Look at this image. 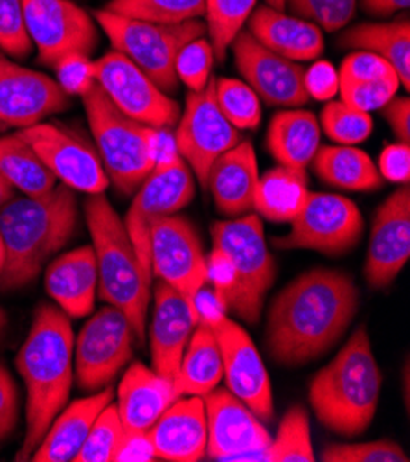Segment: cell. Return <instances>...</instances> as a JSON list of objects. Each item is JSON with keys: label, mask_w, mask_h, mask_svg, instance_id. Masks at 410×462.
Masks as SVG:
<instances>
[{"label": "cell", "mask_w": 410, "mask_h": 462, "mask_svg": "<svg viewBox=\"0 0 410 462\" xmlns=\"http://www.w3.org/2000/svg\"><path fill=\"white\" fill-rule=\"evenodd\" d=\"M321 148V124L309 111L289 109L272 116L267 150L282 166L305 170Z\"/></svg>", "instance_id": "cell-29"}, {"label": "cell", "mask_w": 410, "mask_h": 462, "mask_svg": "<svg viewBox=\"0 0 410 462\" xmlns=\"http://www.w3.org/2000/svg\"><path fill=\"white\" fill-rule=\"evenodd\" d=\"M14 198H15V189L3 175H0V208H3Z\"/></svg>", "instance_id": "cell-54"}, {"label": "cell", "mask_w": 410, "mask_h": 462, "mask_svg": "<svg viewBox=\"0 0 410 462\" xmlns=\"http://www.w3.org/2000/svg\"><path fill=\"white\" fill-rule=\"evenodd\" d=\"M114 391L109 387L87 398L72 402L54 419L47 435L41 440L30 460L35 462H68L79 453L98 414L111 403Z\"/></svg>", "instance_id": "cell-28"}, {"label": "cell", "mask_w": 410, "mask_h": 462, "mask_svg": "<svg viewBox=\"0 0 410 462\" xmlns=\"http://www.w3.org/2000/svg\"><path fill=\"white\" fill-rule=\"evenodd\" d=\"M5 265H6V249H5L3 236H0V273H3Z\"/></svg>", "instance_id": "cell-57"}, {"label": "cell", "mask_w": 410, "mask_h": 462, "mask_svg": "<svg viewBox=\"0 0 410 462\" xmlns=\"http://www.w3.org/2000/svg\"><path fill=\"white\" fill-rule=\"evenodd\" d=\"M197 327L190 302L164 282L155 288V311L150 328L153 371L175 378L180 357Z\"/></svg>", "instance_id": "cell-22"}, {"label": "cell", "mask_w": 410, "mask_h": 462, "mask_svg": "<svg viewBox=\"0 0 410 462\" xmlns=\"http://www.w3.org/2000/svg\"><path fill=\"white\" fill-rule=\"evenodd\" d=\"M223 380V357L215 334L208 327H196L173 378L177 396H205Z\"/></svg>", "instance_id": "cell-32"}, {"label": "cell", "mask_w": 410, "mask_h": 462, "mask_svg": "<svg viewBox=\"0 0 410 462\" xmlns=\"http://www.w3.org/2000/svg\"><path fill=\"white\" fill-rule=\"evenodd\" d=\"M231 49L236 69L263 104L287 109H298L307 104L305 69L300 63L269 51L249 30H241L236 35Z\"/></svg>", "instance_id": "cell-18"}, {"label": "cell", "mask_w": 410, "mask_h": 462, "mask_svg": "<svg viewBox=\"0 0 410 462\" xmlns=\"http://www.w3.org/2000/svg\"><path fill=\"white\" fill-rule=\"evenodd\" d=\"M17 133L65 187L87 196L107 190L111 180L98 150L74 129L63 124L39 122Z\"/></svg>", "instance_id": "cell-11"}, {"label": "cell", "mask_w": 410, "mask_h": 462, "mask_svg": "<svg viewBox=\"0 0 410 462\" xmlns=\"http://www.w3.org/2000/svg\"><path fill=\"white\" fill-rule=\"evenodd\" d=\"M177 398L173 380L132 361L118 385L116 409L125 431L148 433Z\"/></svg>", "instance_id": "cell-24"}, {"label": "cell", "mask_w": 410, "mask_h": 462, "mask_svg": "<svg viewBox=\"0 0 410 462\" xmlns=\"http://www.w3.org/2000/svg\"><path fill=\"white\" fill-rule=\"evenodd\" d=\"M314 173L321 180L335 189L370 192L383 184V177L369 153L355 146H323L318 148L313 161Z\"/></svg>", "instance_id": "cell-33"}, {"label": "cell", "mask_w": 410, "mask_h": 462, "mask_svg": "<svg viewBox=\"0 0 410 462\" xmlns=\"http://www.w3.org/2000/svg\"><path fill=\"white\" fill-rule=\"evenodd\" d=\"M56 81L68 97H83L96 83L95 61L85 54H70L56 67Z\"/></svg>", "instance_id": "cell-46"}, {"label": "cell", "mask_w": 410, "mask_h": 462, "mask_svg": "<svg viewBox=\"0 0 410 462\" xmlns=\"http://www.w3.org/2000/svg\"><path fill=\"white\" fill-rule=\"evenodd\" d=\"M206 412V455L212 460H245L265 449L272 437L256 414L229 389L215 387L203 396Z\"/></svg>", "instance_id": "cell-20"}, {"label": "cell", "mask_w": 410, "mask_h": 462, "mask_svg": "<svg viewBox=\"0 0 410 462\" xmlns=\"http://www.w3.org/2000/svg\"><path fill=\"white\" fill-rule=\"evenodd\" d=\"M265 3H267V6L275 8V10H280V12L286 10V0H265Z\"/></svg>", "instance_id": "cell-56"}, {"label": "cell", "mask_w": 410, "mask_h": 462, "mask_svg": "<svg viewBox=\"0 0 410 462\" xmlns=\"http://www.w3.org/2000/svg\"><path fill=\"white\" fill-rule=\"evenodd\" d=\"M379 170V175L383 179H388L392 182L408 184L410 179V148L405 143L388 144L381 155L379 162L376 164Z\"/></svg>", "instance_id": "cell-49"}, {"label": "cell", "mask_w": 410, "mask_h": 462, "mask_svg": "<svg viewBox=\"0 0 410 462\" xmlns=\"http://www.w3.org/2000/svg\"><path fill=\"white\" fill-rule=\"evenodd\" d=\"M125 435L116 403H109L95 420L74 462H113Z\"/></svg>", "instance_id": "cell-40"}, {"label": "cell", "mask_w": 410, "mask_h": 462, "mask_svg": "<svg viewBox=\"0 0 410 462\" xmlns=\"http://www.w3.org/2000/svg\"><path fill=\"white\" fill-rule=\"evenodd\" d=\"M385 120L397 136L399 143H410V102L405 97H394L381 107Z\"/></svg>", "instance_id": "cell-52"}, {"label": "cell", "mask_w": 410, "mask_h": 462, "mask_svg": "<svg viewBox=\"0 0 410 462\" xmlns=\"http://www.w3.org/2000/svg\"><path fill=\"white\" fill-rule=\"evenodd\" d=\"M23 6L41 65L54 69L70 54L95 52L100 37L98 24L72 0H23Z\"/></svg>", "instance_id": "cell-13"}, {"label": "cell", "mask_w": 410, "mask_h": 462, "mask_svg": "<svg viewBox=\"0 0 410 462\" xmlns=\"http://www.w3.org/2000/svg\"><path fill=\"white\" fill-rule=\"evenodd\" d=\"M105 10L155 24H178L203 17L206 0H111Z\"/></svg>", "instance_id": "cell-36"}, {"label": "cell", "mask_w": 410, "mask_h": 462, "mask_svg": "<svg viewBox=\"0 0 410 462\" xmlns=\"http://www.w3.org/2000/svg\"><path fill=\"white\" fill-rule=\"evenodd\" d=\"M321 125L333 143L355 146L367 141L374 131L370 113L359 111L346 102H328L321 113Z\"/></svg>", "instance_id": "cell-39"}, {"label": "cell", "mask_w": 410, "mask_h": 462, "mask_svg": "<svg viewBox=\"0 0 410 462\" xmlns=\"http://www.w3.org/2000/svg\"><path fill=\"white\" fill-rule=\"evenodd\" d=\"M212 244L231 258L236 284L226 297L229 310L249 325H258L263 300L277 279V263L272 258L263 223L258 214H245L212 225Z\"/></svg>", "instance_id": "cell-7"}, {"label": "cell", "mask_w": 410, "mask_h": 462, "mask_svg": "<svg viewBox=\"0 0 410 462\" xmlns=\"http://www.w3.org/2000/svg\"><path fill=\"white\" fill-rule=\"evenodd\" d=\"M81 100L109 180L120 194H134L155 170L159 129L123 115L98 83Z\"/></svg>", "instance_id": "cell-6"}, {"label": "cell", "mask_w": 410, "mask_h": 462, "mask_svg": "<svg viewBox=\"0 0 410 462\" xmlns=\"http://www.w3.org/2000/svg\"><path fill=\"white\" fill-rule=\"evenodd\" d=\"M150 256L151 273L185 297L194 310L197 291L208 282L206 254L196 226L177 214L157 219L151 226Z\"/></svg>", "instance_id": "cell-16"}, {"label": "cell", "mask_w": 410, "mask_h": 462, "mask_svg": "<svg viewBox=\"0 0 410 462\" xmlns=\"http://www.w3.org/2000/svg\"><path fill=\"white\" fill-rule=\"evenodd\" d=\"M410 256V192L405 184L378 210L364 263L367 282L383 290L403 271Z\"/></svg>", "instance_id": "cell-21"}, {"label": "cell", "mask_w": 410, "mask_h": 462, "mask_svg": "<svg viewBox=\"0 0 410 462\" xmlns=\"http://www.w3.org/2000/svg\"><path fill=\"white\" fill-rule=\"evenodd\" d=\"M214 95L221 115L236 129H256L260 125L261 100L245 81L215 78Z\"/></svg>", "instance_id": "cell-38"}, {"label": "cell", "mask_w": 410, "mask_h": 462, "mask_svg": "<svg viewBox=\"0 0 410 462\" xmlns=\"http://www.w3.org/2000/svg\"><path fill=\"white\" fill-rule=\"evenodd\" d=\"M254 8L256 0H206L205 24L215 61L226 58V51L247 24Z\"/></svg>", "instance_id": "cell-35"}, {"label": "cell", "mask_w": 410, "mask_h": 462, "mask_svg": "<svg viewBox=\"0 0 410 462\" xmlns=\"http://www.w3.org/2000/svg\"><path fill=\"white\" fill-rule=\"evenodd\" d=\"M85 219L93 238L98 265V297L122 310L132 337L144 343L151 279L136 254L127 228L105 194L85 199Z\"/></svg>", "instance_id": "cell-5"}, {"label": "cell", "mask_w": 410, "mask_h": 462, "mask_svg": "<svg viewBox=\"0 0 410 462\" xmlns=\"http://www.w3.org/2000/svg\"><path fill=\"white\" fill-rule=\"evenodd\" d=\"M304 85L309 98L318 102L332 100L339 92V70L330 61H316L305 70Z\"/></svg>", "instance_id": "cell-48"}, {"label": "cell", "mask_w": 410, "mask_h": 462, "mask_svg": "<svg viewBox=\"0 0 410 462\" xmlns=\"http://www.w3.org/2000/svg\"><path fill=\"white\" fill-rule=\"evenodd\" d=\"M364 230L359 207L337 194L309 192L302 210L291 221V230L275 240L278 249H311L328 256L351 251Z\"/></svg>", "instance_id": "cell-10"}, {"label": "cell", "mask_w": 410, "mask_h": 462, "mask_svg": "<svg viewBox=\"0 0 410 462\" xmlns=\"http://www.w3.org/2000/svg\"><path fill=\"white\" fill-rule=\"evenodd\" d=\"M76 350V382L81 391L98 393L111 385L132 356V330L125 313L104 306L81 328Z\"/></svg>", "instance_id": "cell-12"}, {"label": "cell", "mask_w": 410, "mask_h": 462, "mask_svg": "<svg viewBox=\"0 0 410 462\" xmlns=\"http://www.w3.org/2000/svg\"><path fill=\"white\" fill-rule=\"evenodd\" d=\"M77 223V198L65 184L42 196L10 199L0 208V236L6 249L0 291L33 282L44 263L70 242Z\"/></svg>", "instance_id": "cell-3"}, {"label": "cell", "mask_w": 410, "mask_h": 462, "mask_svg": "<svg viewBox=\"0 0 410 462\" xmlns=\"http://www.w3.org/2000/svg\"><path fill=\"white\" fill-rule=\"evenodd\" d=\"M212 330L223 357L226 389L240 398L261 422H270L275 419V400L269 373L254 341L229 315Z\"/></svg>", "instance_id": "cell-19"}, {"label": "cell", "mask_w": 410, "mask_h": 462, "mask_svg": "<svg viewBox=\"0 0 410 462\" xmlns=\"http://www.w3.org/2000/svg\"><path fill=\"white\" fill-rule=\"evenodd\" d=\"M286 8L321 30L339 32L353 19L357 0H286Z\"/></svg>", "instance_id": "cell-42"}, {"label": "cell", "mask_w": 410, "mask_h": 462, "mask_svg": "<svg viewBox=\"0 0 410 462\" xmlns=\"http://www.w3.org/2000/svg\"><path fill=\"white\" fill-rule=\"evenodd\" d=\"M307 196L305 170L280 164L260 175L252 210L270 223H291L302 210Z\"/></svg>", "instance_id": "cell-31"}, {"label": "cell", "mask_w": 410, "mask_h": 462, "mask_svg": "<svg viewBox=\"0 0 410 462\" xmlns=\"http://www.w3.org/2000/svg\"><path fill=\"white\" fill-rule=\"evenodd\" d=\"M157 458L197 462L206 457V412L203 396L177 398L148 431Z\"/></svg>", "instance_id": "cell-23"}, {"label": "cell", "mask_w": 410, "mask_h": 462, "mask_svg": "<svg viewBox=\"0 0 410 462\" xmlns=\"http://www.w3.org/2000/svg\"><path fill=\"white\" fill-rule=\"evenodd\" d=\"M32 49L23 0H0V51L15 60H24Z\"/></svg>", "instance_id": "cell-43"}, {"label": "cell", "mask_w": 410, "mask_h": 462, "mask_svg": "<svg viewBox=\"0 0 410 462\" xmlns=\"http://www.w3.org/2000/svg\"><path fill=\"white\" fill-rule=\"evenodd\" d=\"M70 106V97L47 74L21 67L0 51V134L26 129Z\"/></svg>", "instance_id": "cell-17"}, {"label": "cell", "mask_w": 410, "mask_h": 462, "mask_svg": "<svg viewBox=\"0 0 410 462\" xmlns=\"http://www.w3.org/2000/svg\"><path fill=\"white\" fill-rule=\"evenodd\" d=\"M6 327H8V315L5 308H0V337H3V334L6 332Z\"/></svg>", "instance_id": "cell-55"}, {"label": "cell", "mask_w": 410, "mask_h": 462, "mask_svg": "<svg viewBox=\"0 0 410 462\" xmlns=\"http://www.w3.org/2000/svg\"><path fill=\"white\" fill-rule=\"evenodd\" d=\"M258 179L260 170L254 146L249 141H240L212 164L206 189H210L221 214L238 217L252 210Z\"/></svg>", "instance_id": "cell-26"}, {"label": "cell", "mask_w": 410, "mask_h": 462, "mask_svg": "<svg viewBox=\"0 0 410 462\" xmlns=\"http://www.w3.org/2000/svg\"><path fill=\"white\" fill-rule=\"evenodd\" d=\"M26 385V433L17 460H30L54 419L70 398L74 383V330L58 306L41 304L15 357Z\"/></svg>", "instance_id": "cell-2"}, {"label": "cell", "mask_w": 410, "mask_h": 462, "mask_svg": "<svg viewBox=\"0 0 410 462\" xmlns=\"http://www.w3.org/2000/svg\"><path fill=\"white\" fill-rule=\"evenodd\" d=\"M247 30L269 51L291 61H313L324 52L321 28L267 5L251 14Z\"/></svg>", "instance_id": "cell-27"}, {"label": "cell", "mask_w": 410, "mask_h": 462, "mask_svg": "<svg viewBox=\"0 0 410 462\" xmlns=\"http://www.w3.org/2000/svg\"><path fill=\"white\" fill-rule=\"evenodd\" d=\"M44 290L68 317H85L98 297V265L93 245L56 258L44 274Z\"/></svg>", "instance_id": "cell-25"}, {"label": "cell", "mask_w": 410, "mask_h": 462, "mask_svg": "<svg viewBox=\"0 0 410 462\" xmlns=\"http://www.w3.org/2000/svg\"><path fill=\"white\" fill-rule=\"evenodd\" d=\"M267 462H313L309 417L302 405H293L280 422L277 437L265 449Z\"/></svg>", "instance_id": "cell-37"}, {"label": "cell", "mask_w": 410, "mask_h": 462, "mask_svg": "<svg viewBox=\"0 0 410 462\" xmlns=\"http://www.w3.org/2000/svg\"><path fill=\"white\" fill-rule=\"evenodd\" d=\"M0 175L26 196H42L58 184V179L19 133L0 136Z\"/></svg>", "instance_id": "cell-34"}, {"label": "cell", "mask_w": 410, "mask_h": 462, "mask_svg": "<svg viewBox=\"0 0 410 462\" xmlns=\"http://www.w3.org/2000/svg\"><path fill=\"white\" fill-rule=\"evenodd\" d=\"M96 83L107 98L129 118L153 129H171L180 107L131 60L113 51L95 61Z\"/></svg>", "instance_id": "cell-15"}, {"label": "cell", "mask_w": 410, "mask_h": 462, "mask_svg": "<svg viewBox=\"0 0 410 462\" xmlns=\"http://www.w3.org/2000/svg\"><path fill=\"white\" fill-rule=\"evenodd\" d=\"M19 422V389L5 363H0V440H5Z\"/></svg>", "instance_id": "cell-47"}, {"label": "cell", "mask_w": 410, "mask_h": 462, "mask_svg": "<svg viewBox=\"0 0 410 462\" xmlns=\"http://www.w3.org/2000/svg\"><path fill=\"white\" fill-rule=\"evenodd\" d=\"M214 61L215 56L210 41L197 37L180 49L175 60V74L190 90H203L212 79Z\"/></svg>", "instance_id": "cell-41"}, {"label": "cell", "mask_w": 410, "mask_h": 462, "mask_svg": "<svg viewBox=\"0 0 410 462\" xmlns=\"http://www.w3.org/2000/svg\"><path fill=\"white\" fill-rule=\"evenodd\" d=\"M339 44L383 58L396 70L403 88H410V23L406 17L392 23L357 24L341 35Z\"/></svg>", "instance_id": "cell-30"}, {"label": "cell", "mask_w": 410, "mask_h": 462, "mask_svg": "<svg viewBox=\"0 0 410 462\" xmlns=\"http://www.w3.org/2000/svg\"><path fill=\"white\" fill-rule=\"evenodd\" d=\"M155 458L153 444L148 433L142 431H125L114 457L116 462H151Z\"/></svg>", "instance_id": "cell-51"}, {"label": "cell", "mask_w": 410, "mask_h": 462, "mask_svg": "<svg viewBox=\"0 0 410 462\" xmlns=\"http://www.w3.org/2000/svg\"><path fill=\"white\" fill-rule=\"evenodd\" d=\"M214 79L203 90L188 92L173 138L177 153L190 166L203 189H206L212 164L241 141L240 129L221 115L215 104Z\"/></svg>", "instance_id": "cell-14"}, {"label": "cell", "mask_w": 410, "mask_h": 462, "mask_svg": "<svg viewBox=\"0 0 410 462\" xmlns=\"http://www.w3.org/2000/svg\"><path fill=\"white\" fill-rule=\"evenodd\" d=\"M194 311L197 317V327H208L214 328L217 322H221L229 311V304H226L224 297L215 291L212 286L206 288V284L197 291L194 299Z\"/></svg>", "instance_id": "cell-50"}, {"label": "cell", "mask_w": 410, "mask_h": 462, "mask_svg": "<svg viewBox=\"0 0 410 462\" xmlns=\"http://www.w3.org/2000/svg\"><path fill=\"white\" fill-rule=\"evenodd\" d=\"M364 10L374 15H392L399 10H406L410 0H360Z\"/></svg>", "instance_id": "cell-53"}, {"label": "cell", "mask_w": 410, "mask_h": 462, "mask_svg": "<svg viewBox=\"0 0 410 462\" xmlns=\"http://www.w3.org/2000/svg\"><path fill=\"white\" fill-rule=\"evenodd\" d=\"M399 85V78L394 74L381 79L339 83V92L341 100L348 106L364 113H372L387 106L397 95Z\"/></svg>", "instance_id": "cell-44"}, {"label": "cell", "mask_w": 410, "mask_h": 462, "mask_svg": "<svg viewBox=\"0 0 410 462\" xmlns=\"http://www.w3.org/2000/svg\"><path fill=\"white\" fill-rule=\"evenodd\" d=\"M383 374L367 328H357L341 352L309 383L316 420L342 437H357L374 422Z\"/></svg>", "instance_id": "cell-4"}, {"label": "cell", "mask_w": 410, "mask_h": 462, "mask_svg": "<svg viewBox=\"0 0 410 462\" xmlns=\"http://www.w3.org/2000/svg\"><path fill=\"white\" fill-rule=\"evenodd\" d=\"M96 24L109 37L113 49L141 67L164 92H173L178 85L175 60L182 46L206 33L201 19L178 24H155L129 19L109 10L93 14Z\"/></svg>", "instance_id": "cell-8"}, {"label": "cell", "mask_w": 410, "mask_h": 462, "mask_svg": "<svg viewBox=\"0 0 410 462\" xmlns=\"http://www.w3.org/2000/svg\"><path fill=\"white\" fill-rule=\"evenodd\" d=\"M326 462H408L403 448L394 440L360 444H332L323 451Z\"/></svg>", "instance_id": "cell-45"}, {"label": "cell", "mask_w": 410, "mask_h": 462, "mask_svg": "<svg viewBox=\"0 0 410 462\" xmlns=\"http://www.w3.org/2000/svg\"><path fill=\"white\" fill-rule=\"evenodd\" d=\"M359 310V290L350 274L316 267L302 273L272 300L267 348L280 365L298 366L341 341Z\"/></svg>", "instance_id": "cell-1"}, {"label": "cell", "mask_w": 410, "mask_h": 462, "mask_svg": "<svg viewBox=\"0 0 410 462\" xmlns=\"http://www.w3.org/2000/svg\"><path fill=\"white\" fill-rule=\"evenodd\" d=\"M196 196V179L190 166L182 161L177 150H169L157 159L155 170L134 192L131 208L123 219L131 244L139 254L146 273H151V226L164 216L177 214Z\"/></svg>", "instance_id": "cell-9"}]
</instances>
